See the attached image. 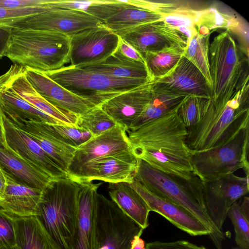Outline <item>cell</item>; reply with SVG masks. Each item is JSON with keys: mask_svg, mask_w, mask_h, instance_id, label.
I'll return each instance as SVG.
<instances>
[{"mask_svg": "<svg viewBox=\"0 0 249 249\" xmlns=\"http://www.w3.org/2000/svg\"><path fill=\"white\" fill-rule=\"evenodd\" d=\"M179 107L126 132L137 159L175 178L200 182L194 170L192 152L186 143L187 128L178 115Z\"/></svg>", "mask_w": 249, "mask_h": 249, "instance_id": "1", "label": "cell"}, {"mask_svg": "<svg viewBox=\"0 0 249 249\" xmlns=\"http://www.w3.org/2000/svg\"><path fill=\"white\" fill-rule=\"evenodd\" d=\"M70 37L44 30L11 28L4 56L14 64L46 72L69 61Z\"/></svg>", "mask_w": 249, "mask_h": 249, "instance_id": "2", "label": "cell"}, {"mask_svg": "<svg viewBox=\"0 0 249 249\" xmlns=\"http://www.w3.org/2000/svg\"><path fill=\"white\" fill-rule=\"evenodd\" d=\"M249 127V84L225 105L209 104L200 121L187 128L186 143L191 152L221 146Z\"/></svg>", "mask_w": 249, "mask_h": 249, "instance_id": "3", "label": "cell"}, {"mask_svg": "<svg viewBox=\"0 0 249 249\" xmlns=\"http://www.w3.org/2000/svg\"><path fill=\"white\" fill-rule=\"evenodd\" d=\"M231 34L226 30L210 44L209 56L212 81L209 104H226L247 84L246 57Z\"/></svg>", "mask_w": 249, "mask_h": 249, "instance_id": "4", "label": "cell"}, {"mask_svg": "<svg viewBox=\"0 0 249 249\" xmlns=\"http://www.w3.org/2000/svg\"><path fill=\"white\" fill-rule=\"evenodd\" d=\"M80 187V183L67 176L52 180L43 190L37 217L61 249H71Z\"/></svg>", "mask_w": 249, "mask_h": 249, "instance_id": "5", "label": "cell"}, {"mask_svg": "<svg viewBox=\"0 0 249 249\" xmlns=\"http://www.w3.org/2000/svg\"><path fill=\"white\" fill-rule=\"evenodd\" d=\"M134 179L148 190L182 207L207 226L217 249H222L224 234L218 230L205 210L202 182H191L160 171L138 159Z\"/></svg>", "mask_w": 249, "mask_h": 249, "instance_id": "6", "label": "cell"}, {"mask_svg": "<svg viewBox=\"0 0 249 249\" xmlns=\"http://www.w3.org/2000/svg\"><path fill=\"white\" fill-rule=\"evenodd\" d=\"M43 73L69 91L96 107H100L112 98L152 80L118 77L71 65Z\"/></svg>", "mask_w": 249, "mask_h": 249, "instance_id": "7", "label": "cell"}, {"mask_svg": "<svg viewBox=\"0 0 249 249\" xmlns=\"http://www.w3.org/2000/svg\"><path fill=\"white\" fill-rule=\"evenodd\" d=\"M249 127L239 131L227 143L202 151L192 152L196 176L203 181L233 173L242 169L249 177Z\"/></svg>", "mask_w": 249, "mask_h": 249, "instance_id": "8", "label": "cell"}, {"mask_svg": "<svg viewBox=\"0 0 249 249\" xmlns=\"http://www.w3.org/2000/svg\"><path fill=\"white\" fill-rule=\"evenodd\" d=\"M143 230L113 201L97 193L95 249H132Z\"/></svg>", "mask_w": 249, "mask_h": 249, "instance_id": "9", "label": "cell"}, {"mask_svg": "<svg viewBox=\"0 0 249 249\" xmlns=\"http://www.w3.org/2000/svg\"><path fill=\"white\" fill-rule=\"evenodd\" d=\"M205 210L216 228L222 231L231 206L249 192V177L231 173L202 181Z\"/></svg>", "mask_w": 249, "mask_h": 249, "instance_id": "10", "label": "cell"}, {"mask_svg": "<svg viewBox=\"0 0 249 249\" xmlns=\"http://www.w3.org/2000/svg\"><path fill=\"white\" fill-rule=\"evenodd\" d=\"M120 37L101 24L70 37L69 61L76 67L100 63L118 49Z\"/></svg>", "mask_w": 249, "mask_h": 249, "instance_id": "11", "label": "cell"}, {"mask_svg": "<svg viewBox=\"0 0 249 249\" xmlns=\"http://www.w3.org/2000/svg\"><path fill=\"white\" fill-rule=\"evenodd\" d=\"M103 24L85 11L50 8L18 20L5 26L25 29L50 31L69 37L87 29Z\"/></svg>", "mask_w": 249, "mask_h": 249, "instance_id": "12", "label": "cell"}, {"mask_svg": "<svg viewBox=\"0 0 249 249\" xmlns=\"http://www.w3.org/2000/svg\"><path fill=\"white\" fill-rule=\"evenodd\" d=\"M115 34L134 49L144 62L148 53L173 45L185 48L186 44V38L182 34L162 20L142 24Z\"/></svg>", "mask_w": 249, "mask_h": 249, "instance_id": "13", "label": "cell"}, {"mask_svg": "<svg viewBox=\"0 0 249 249\" xmlns=\"http://www.w3.org/2000/svg\"><path fill=\"white\" fill-rule=\"evenodd\" d=\"M133 152L105 157L84 164L68 176L78 182L99 180L109 183H131L137 167Z\"/></svg>", "mask_w": 249, "mask_h": 249, "instance_id": "14", "label": "cell"}, {"mask_svg": "<svg viewBox=\"0 0 249 249\" xmlns=\"http://www.w3.org/2000/svg\"><path fill=\"white\" fill-rule=\"evenodd\" d=\"M133 152L125 129L117 124L77 148L67 170V176L81 165L101 158Z\"/></svg>", "mask_w": 249, "mask_h": 249, "instance_id": "15", "label": "cell"}, {"mask_svg": "<svg viewBox=\"0 0 249 249\" xmlns=\"http://www.w3.org/2000/svg\"><path fill=\"white\" fill-rule=\"evenodd\" d=\"M0 112L7 148L52 179L67 177L36 142Z\"/></svg>", "mask_w": 249, "mask_h": 249, "instance_id": "16", "label": "cell"}, {"mask_svg": "<svg viewBox=\"0 0 249 249\" xmlns=\"http://www.w3.org/2000/svg\"><path fill=\"white\" fill-rule=\"evenodd\" d=\"M128 184L142 198L150 211L159 213L177 228L191 235H208L211 238V230L182 207L155 194L134 179Z\"/></svg>", "mask_w": 249, "mask_h": 249, "instance_id": "17", "label": "cell"}, {"mask_svg": "<svg viewBox=\"0 0 249 249\" xmlns=\"http://www.w3.org/2000/svg\"><path fill=\"white\" fill-rule=\"evenodd\" d=\"M29 83L44 99L56 107L77 116L83 115L96 107L89 101L69 91L43 72L25 68Z\"/></svg>", "mask_w": 249, "mask_h": 249, "instance_id": "18", "label": "cell"}, {"mask_svg": "<svg viewBox=\"0 0 249 249\" xmlns=\"http://www.w3.org/2000/svg\"><path fill=\"white\" fill-rule=\"evenodd\" d=\"M79 183L77 220L71 249H95L96 194L102 183Z\"/></svg>", "mask_w": 249, "mask_h": 249, "instance_id": "19", "label": "cell"}, {"mask_svg": "<svg viewBox=\"0 0 249 249\" xmlns=\"http://www.w3.org/2000/svg\"><path fill=\"white\" fill-rule=\"evenodd\" d=\"M153 84V81L150 80L112 98L100 107L117 124L127 131L150 101Z\"/></svg>", "mask_w": 249, "mask_h": 249, "instance_id": "20", "label": "cell"}, {"mask_svg": "<svg viewBox=\"0 0 249 249\" xmlns=\"http://www.w3.org/2000/svg\"><path fill=\"white\" fill-rule=\"evenodd\" d=\"M0 82L12 89L22 99L40 111L67 125L76 126L78 116L61 110L49 103L27 80L24 67L13 64L0 76Z\"/></svg>", "mask_w": 249, "mask_h": 249, "instance_id": "21", "label": "cell"}, {"mask_svg": "<svg viewBox=\"0 0 249 249\" xmlns=\"http://www.w3.org/2000/svg\"><path fill=\"white\" fill-rule=\"evenodd\" d=\"M4 116L14 126L36 142L67 174L76 149L62 141L52 130L50 124Z\"/></svg>", "mask_w": 249, "mask_h": 249, "instance_id": "22", "label": "cell"}, {"mask_svg": "<svg viewBox=\"0 0 249 249\" xmlns=\"http://www.w3.org/2000/svg\"><path fill=\"white\" fill-rule=\"evenodd\" d=\"M153 81L156 86L170 91L210 99L211 88L205 78L182 55L172 70Z\"/></svg>", "mask_w": 249, "mask_h": 249, "instance_id": "23", "label": "cell"}, {"mask_svg": "<svg viewBox=\"0 0 249 249\" xmlns=\"http://www.w3.org/2000/svg\"><path fill=\"white\" fill-rule=\"evenodd\" d=\"M2 171L6 183L0 207L14 217L37 216L43 190L19 183Z\"/></svg>", "mask_w": 249, "mask_h": 249, "instance_id": "24", "label": "cell"}, {"mask_svg": "<svg viewBox=\"0 0 249 249\" xmlns=\"http://www.w3.org/2000/svg\"><path fill=\"white\" fill-rule=\"evenodd\" d=\"M0 166L18 182L41 190L53 180L8 148L0 147Z\"/></svg>", "mask_w": 249, "mask_h": 249, "instance_id": "25", "label": "cell"}, {"mask_svg": "<svg viewBox=\"0 0 249 249\" xmlns=\"http://www.w3.org/2000/svg\"><path fill=\"white\" fill-rule=\"evenodd\" d=\"M108 189L111 199L126 215L143 230L149 226L150 209L140 195L127 183H109Z\"/></svg>", "mask_w": 249, "mask_h": 249, "instance_id": "26", "label": "cell"}, {"mask_svg": "<svg viewBox=\"0 0 249 249\" xmlns=\"http://www.w3.org/2000/svg\"><path fill=\"white\" fill-rule=\"evenodd\" d=\"M0 109L5 116L15 118L50 124H65L28 103L12 89L1 82Z\"/></svg>", "mask_w": 249, "mask_h": 249, "instance_id": "27", "label": "cell"}, {"mask_svg": "<svg viewBox=\"0 0 249 249\" xmlns=\"http://www.w3.org/2000/svg\"><path fill=\"white\" fill-rule=\"evenodd\" d=\"M189 96L156 86L154 83L150 101L127 131H134L143 124L175 110L179 107Z\"/></svg>", "mask_w": 249, "mask_h": 249, "instance_id": "28", "label": "cell"}, {"mask_svg": "<svg viewBox=\"0 0 249 249\" xmlns=\"http://www.w3.org/2000/svg\"><path fill=\"white\" fill-rule=\"evenodd\" d=\"M14 218L17 244L21 249H61L37 216Z\"/></svg>", "mask_w": 249, "mask_h": 249, "instance_id": "29", "label": "cell"}, {"mask_svg": "<svg viewBox=\"0 0 249 249\" xmlns=\"http://www.w3.org/2000/svg\"><path fill=\"white\" fill-rule=\"evenodd\" d=\"M78 68L118 77L150 79L144 63L128 58L118 50L100 63Z\"/></svg>", "mask_w": 249, "mask_h": 249, "instance_id": "30", "label": "cell"}, {"mask_svg": "<svg viewBox=\"0 0 249 249\" xmlns=\"http://www.w3.org/2000/svg\"><path fill=\"white\" fill-rule=\"evenodd\" d=\"M186 39L182 55L192 62L202 73L211 89L209 51L212 32L203 28Z\"/></svg>", "mask_w": 249, "mask_h": 249, "instance_id": "31", "label": "cell"}, {"mask_svg": "<svg viewBox=\"0 0 249 249\" xmlns=\"http://www.w3.org/2000/svg\"><path fill=\"white\" fill-rule=\"evenodd\" d=\"M163 16L160 13L131 4L107 19L103 24L116 33L142 24L162 20Z\"/></svg>", "mask_w": 249, "mask_h": 249, "instance_id": "32", "label": "cell"}, {"mask_svg": "<svg viewBox=\"0 0 249 249\" xmlns=\"http://www.w3.org/2000/svg\"><path fill=\"white\" fill-rule=\"evenodd\" d=\"M184 48L178 45H173L148 53L144 63L149 78L153 81L172 70L180 59Z\"/></svg>", "mask_w": 249, "mask_h": 249, "instance_id": "33", "label": "cell"}, {"mask_svg": "<svg viewBox=\"0 0 249 249\" xmlns=\"http://www.w3.org/2000/svg\"><path fill=\"white\" fill-rule=\"evenodd\" d=\"M196 27H204L213 32L218 28L239 35L246 41L245 27L233 16L220 13L213 8L197 10Z\"/></svg>", "mask_w": 249, "mask_h": 249, "instance_id": "34", "label": "cell"}, {"mask_svg": "<svg viewBox=\"0 0 249 249\" xmlns=\"http://www.w3.org/2000/svg\"><path fill=\"white\" fill-rule=\"evenodd\" d=\"M241 198L231 206L227 216L233 225L238 248L249 249V198L245 196Z\"/></svg>", "mask_w": 249, "mask_h": 249, "instance_id": "35", "label": "cell"}, {"mask_svg": "<svg viewBox=\"0 0 249 249\" xmlns=\"http://www.w3.org/2000/svg\"><path fill=\"white\" fill-rule=\"evenodd\" d=\"M77 126L89 131L93 137L112 128L117 124L101 107H96L89 112L78 116Z\"/></svg>", "mask_w": 249, "mask_h": 249, "instance_id": "36", "label": "cell"}, {"mask_svg": "<svg viewBox=\"0 0 249 249\" xmlns=\"http://www.w3.org/2000/svg\"><path fill=\"white\" fill-rule=\"evenodd\" d=\"M209 101L208 98L190 95L180 105L178 115L187 128L200 121L207 109Z\"/></svg>", "mask_w": 249, "mask_h": 249, "instance_id": "37", "label": "cell"}, {"mask_svg": "<svg viewBox=\"0 0 249 249\" xmlns=\"http://www.w3.org/2000/svg\"><path fill=\"white\" fill-rule=\"evenodd\" d=\"M53 132L64 142L76 149L92 137L91 133L76 126L49 124Z\"/></svg>", "mask_w": 249, "mask_h": 249, "instance_id": "38", "label": "cell"}, {"mask_svg": "<svg viewBox=\"0 0 249 249\" xmlns=\"http://www.w3.org/2000/svg\"><path fill=\"white\" fill-rule=\"evenodd\" d=\"M196 18L197 10L187 7L178 6L164 15L162 20L177 30L182 27L196 30Z\"/></svg>", "mask_w": 249, "mask_h": 249, "instance_id": "39", "label": "cell"}, {"mask_svg": "<svg viewBox=\"0 0 249 249\" xmlns=\"http://www.w3.org/2000/svg\"><path fill=\"white\" fill-rule=\"evenodd\" d=\"M130 6L131 4L128 0H94L85 12L95 17L103 23L109 17Z\"/></svg>", "mask_w": 249, "mask_h": 249, "instance_id": "40", "label": "cell"}, {"mask_svg": "<svg viewBox=\"0 0 249 249\" xmlns=\"http://www.w3.org/2000/svg\"><path fill=\"white\" fill-rule=\"evenodd\" d=\"M49 9L43 7L19 8L0 7V25L5 26L18 19L40 13Z\"/></svg>", "mask_w": 249, "mask_h": 249, "instance_id": "41", "label": "cell"}, {"mask_svg": "<svg viewBox=\"0 0 249 249\" xmlns=\"http://www.w3.org/2000/svg\"><path fill=\"white\" fill-rule=\"evenodd\" d=\"M16 244L15 218L0 207V248Z\"/></svg>", "mask_w": 249, "mask_h": 249, "instance_id": "42", "label": "cell"}, {"mask_svg": "<svg viewBox=\"0 0 249 249\" xmlns=\"http://www.w3.org/2000/svg\"><path fill=\"white\" fill-rule=\"evenodd\" d=\"M146 249H207L185 240L173 242L154 241L145 245Z\"/></svg>", "mask_w": 249, "mask_h": 249, "instance_id": "43", "label": "cell"}, {"mask_svg": "<svg viewBox=\"0 0 249 249\" xmlns=\"http://www.w3.org/2000/svg\"><path fill=\"white\" fill-rule=\"evenodd\" d=\"M49 0H0V7L19 8L33 7H48Z\"/></svg>", "mask_w": 249, "mask_h": 249, "instance_id": "44", "label": "cell"}, {"mask_svg": "<svg viewBox=\"0 0 249 249\" xmlns=\"http://www.w3.org/2000/svg\"><path fill=\"white\" fill-rule=\"evenodd\" d=\"M117 50L128 58L144 63L143 59L139 53L121 38Z\"/></svg>", "mask_w": 249, "mask_h": 249, "instance_id": "45", "label": "cell"}, {"mask_svg": "<svg viewBox=\"0 0 249 249\" xmlns=\"http://www.w3.org/2000/svg\"><path fill=\"white\" fill-rule=\"evenodd\" d=\"M11 28L0 25V58L4 56V53L8 41Z\"/></svg>", "mask_w": 249, "mask_h": 249, "instance_id": "46", "label": "cell"}, {"mask_svg": "<svg viewBox=\"0 0 249 249\" xmlns=\"http://www.w3.org/2000/svg\"><path fill=\"white\" fill-rule=\"evenodd\" d=\"M144 241L138 237L133 241L132 249H146Z\"/></svg>", "mask_w": 249, "mask_h": 249, "instance_id": "47", "label": "cell"}, {"mask_svg": "<svg viewBox=\"0 0 249 249\" xmlns=\"http://www.w3.org/2000/svg\"><path fill=\"white\" fill-rule=\"evenodd\" d=\"M0 147L3 148H7L5 142L4 130L1 120V115L0 110Z\"/></svg>", "mask_w": 249, "mask_h": 249, "instance_id": "48", "label": "cell"}, {"mask_svg": "<svg viewBox=\"0 0 249 249\" xmlns=\"http://www.w3.org/2000/svg\"><path fill=\"white\" fill-rule=\"evenodd\" d=\"M5 183V178L3 171L0 166V199L4 190Z\"/></svg>", "mask_w": 249, "mask_h": 249, "instance_id": "49", "label": "cell"}, {"mask_svg": "<svg viewBox=\"0 0 249 249\" xmlns=\"http://www.w3.org/2000/svg\"><path fill=\"white\" fill-rule=\"evenodd\" d=\"M0 249H21V248L17 244L15 245L6 246L0 248Z\"/></svg>", "mask_w": 249, "mask_h": 249, "instance_id": "50", "label": "cell"}, {"mask_svg": "<svg viewBox=\"0 0 249 249\" xmlns=\"http://www.w3.org/2000/svg\"><path fill=\"white\" fill-rule=\"evenodd\" d=\"M232 249H240L238 247V248H234Z\"/></svg>", "mask_w": 249, "mask_h": 249, "instance_id": "51", "label": "cell"}]
</instances>
